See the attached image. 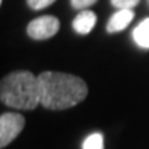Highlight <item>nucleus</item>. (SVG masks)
<instances>
[{"label":"nucleus","mask_w":149,"mask_h":149,"mask_svg":"<svg viewBox=\"0 0 149 149\" xmlns=\"http://www.w3.org/2000/svg\"><path fill=\"white\" fill-rule=\"evenodd\" d=\"M37 80L40 103L49 109H67L82 102L88 93L86 82L74 74L45 71L37 76Z\"/></svg>","instance_id":"f257e3e1"},{"label":"nucleus","mask_w":149,"mask_h":149,"mask_svg":"<svg viewBox=\"0 0 149 149\" xmlns=\"http://www.w3.org/2000/svg\"><path fill=\"white\" fill-rule=\"evenodd\" d=\"M0 98L15 109L30 111L40 104L39 80L30 71H15L1 80Z\"/></svg>","instance_id":"f03ea898"},{"label":"nucleus","mask_w":149,"mask_h":149,"mask_svg":"<svg viewBox=\"0 0 149 149\" xmlns=\"http://www.w3.org/2000/svg\"><path fill=\"white\" fill-rule=\"evenodd\" d=\"M25 127V118L20 113L8 112L0 117V148L10 144Z\"/></svg>","instance_id":"7ed1b4c3"},{"label":"nucleus","mask_w":149,"mask_h":149,"mask_svg":"<svg viewBox=\"0 0 149 149\" xmlns=\"http://www.w3.org/2000/svg\"><path fill=\"white\" fill-rule=\"evenodd\" d=\"M60 30V20L52 15L34 19L27 25V35L34 40H47Z\"/></svg>","instance_id":"20e7f679"},{"label":"nucleus","mask_w":149,"mask_h":149,"mask_svg":"<svg viewBox=\"0 0 149 149\" xmlns=\"http://www.w3.org/2000/svg\"><path fill=\"white\" fill-rule=\"evenodd\" d=\"M134 19V11L132 9H119L114 13L107 22V31L109 34L122 31L127 27Z\"/></svg>","instance_id":"39448f33"},{"label":"nucleus","mask_w":149,"mask_h":149,"mask_svg":"<svg viewBox=\"0 0 149 149\" xmlns=\"http://www.w3.org/2000/svg\"><path fill=\"white\" fill-rule=\"evenodd\" d=\"M96 22H97V15L95 13L91 10H82L73 19L72 26L77 34L86 35L88 32H91V30L95 27Z\"/></svg>","instance_id":"423d86ee"},{"label":"nucleus","mask_w":149,"mask_h":149,"mask_svg":"<svg viewBox=\"0 0 149 149\" xmlns=\"http://www.w3.org/2000/svg\"><path fill=\"white\" fill-rule=\"evenodd\" d=\"M133 40L139 47L149 49V17L142 20L132 32Z\"/></svg>","instance_id":"0eeeda50"},{"label":"nucleus","mask_w":149,"mask_h":149,"mask_svg":"<svg viewBox=\"0 0 149 149\" xmlns=\"http://www.w3.org/2000/svg\"><path fill=\"white\" fill-rule=\"evenodd\" d=\"M82 149H103V136L102 133H93L88 136L82 144Z\"/></svg>","instance_id":"6e6552de"},{"label":"nucleus","mask_w":149,"mask_h":149,"mask_svg":"<svg viewBox=\"0 0 149 149\" xmlns=\"http://www.w3.org/2000/svg\"><path fill=\"white\" fill-rule=\"evenodd\" d=\"M26 1H27V5H29L32 10H41V9L50 6L56 0H26Z\"/></svg>","instance_id":"1a4fd4ad"},{"label":"nucleus","mask_w":149,"mask_h":149,"mask_svg":"<svg viewBox=\"0 0 149 149\" xmlns=\"http://www.w3.org/2000/svg\"><path fill=\"white\" fill-rule=\"evenodd\" d=\"M141 0H111L112 5L118 9H133Z\"/></svg>","instance_id":"9d476101"},{"label":"nucleus","mask_w":149,"mask_h":149,"mask_svg":"<svg viewBox=\"0 0 149 149\" xmlns=\"http://www.w3.org/2000/svg\"><path fill=\"white\" fill-rule=\"evenodd\" d=\"M97 0H71V5L74 9H86L96 4Z\"/></svg>","instance_id":"9b49d317"},{"label":"nucleus","mask_w":149,"mask_h":149,"mask_svg":"<svg viewBox=\"0 0 149 149\" xmlns=\"http://www.w3.org/2000/svg\"><path fill=\"white\" fill-rule=\"evenodd\" d=\"M148 1H149V0H148Z\"/></svg>","instance_id":"f8f14e48"}]
</instances>
